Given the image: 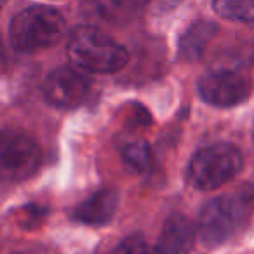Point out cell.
<instances>
[{"label": "cell", "mask_w": 254, "mask_h": 254, "mask_svg": "<svg viewBox=\"0 0 254 254\" xmlns=\"http://www.w3.org/2000/svg\"><path fill=\"white\" fill-rule=\"evenodd\" d=\"M254 211V183H244L232 193L212 198L204 205L198 218V237L202 244L214 247L226 242Z\"/></svg>", "instance_id": "6da1fadb"}, {"label": "cell", "mask_w": 254, "mask_h": 254, "mask_svg": "<svg viewBox=\"0 0 254 254\" xmlns=\"http://www.w3.org/2000/svg\"><path fill=\"white\" fill-rule=\"evenodd\" d=\"M68 56L77 68L99 75L115 73L129 61V53L122 44L91 25L77 26L70 33Z\"/></svg>", "instance_id": "7a4b0ae2"}, {"label": "cell", "mask_w": 254, "mask_h": 254, "mask_svg": "<svg viewBox=\"0 0 254 254\" xmlns=\"http://www.w3.org/2000/svg\"><path fill=\"white\" fill-rule=\"evenodd\" d=\"M66 23L56 9L35 5L16 14L9 26V40L16 51H33L53 47L63 39Z\"/></svg>", "instance_id": "3957f363"}, {"label": "cell", "mask_w": 254, "mask_h": 254, "mask_svg": "<svg viewBox=\"0 0 254 254\" xmlns=\"http://www.w3.org/2000/svg\"><path fill=\"white\" fill-rule=\"evenodd\" d=\"M240 152L230 143H216L198 150L188 166V181L197 190H216L242 171Z\"/></svg>", "instance_id": "277c9868"}, {"label": "cell", "mask_w": 254, "mask_h": 254, "mask_svg": "<svg viewBox=\"0 0 254 254\" xmlns=\"http://www.w3.org/2000/svg\"><path fill=\"white\" fill-rule=\"evenodd\" d=\"M42 152L32 138L19 132H5L0 146V167L7 180L21 181L37 173Z\"/></svg>", "instance_id": "5b68a950"}, {"label": "cell", "mask_w": 254, "mask_h": 254, "mask_svg": "<svg viewBox=\"0 0 254 254\" xmlns=\"http://www.w3.org/2000/svg\"><path fill=\"white\" fill-rule=\"evenodd\" d=\"M82 71L70 66L51 71L42 87L46 101L56 108H75L82 105L91 92V80Z\"/></svg>", "instance_id": "8992f818"}, {"label": "cell", "mask_w": 254, "mask_h": 254, "mask_svg": "<svg viewBox=\"0 0 254 254\" xmlns=\"http://www.w3.org/2000/svg\"><path fill=\"white\" fill-rule=\"evenodd\" d=\"M198 94L205 103L230 108L244 103L251 94V82L237 71L223 70L207 73L198 80Z\"/></svg>", "instance_id": "52a82bcc"}, {"label": "cell", "mask_w": 254, "mask_h": 254, "mask_svg": "<svg viewBox=\"0 0 254 254\" xmlns=\"http://www.w3.org/2000/svg\"><path fill=\"white\" fill-rule=\"evenodd\" d=\"M139 11L138 0H82L80 14L110 26H124L134 21Z\"/></svg>", "instance_id": "ba28073f"}, {"label": "cell", "mask_w": 254, "mask_h": 254, "mask_svg": "<svg viewBox=\"0 0 254 254\" xmlns=\"http://www.w3.org/2000/svg\"><path fill=\"white\" fill-rule=\"evenodd\" d=\"M117 207H119V195L115 190L106 188L96 191L87 200L80 202L71 211V218L91 226H103L113 219Z\"/></svg>", "instance_id": "9c48e42d"}, {"label": "cell", "mask_w": 254, "mask_h": 254, "mask_svg": "<svg viewBox=\"0 0 254 254\" xmlns=\"http://www.w3.org/2000/svg\"><path fill=\"white\" fill-rule=\"evenodd\" d=\"M198 228L183 214H174L164 225L159 242L153 247L159 253H188L193 249Z\"/></svg>", "instance_id": "30bf717a"}, {"label": "cell", "mask_w": 254, "mask_h": 254, "mask_svg": "<svg viewBox=\"0 0 254 254\" xmlns=\"http://www.w3.org/2000/svg\"><path fill=\"white\" fill-rule=\"evenodd\" d=\"M219 26L207 19H198L193 25H190L185 33L180 37L178 44V54L185 61H193L202 56L205 47L209 46L212 39L218 35Z\"/></svg>", "instance_id": "8fae6325"}, {"label": "cell", "mask_w": 254, "mask_h": 254, "mask_svg": "<svg viewBox=\"0 0 254 254\" xmlns=\"http://www.w3.org/2000/svg\"><path fill=\"white\" fill-rule=\"evenodd\" d=\"M212 5L223 19L254 28V0H214Z\"/></svg>", "instance_id": "7c38bea8"}, {"label": "cell", "mask_w": 254, "mask_h": 254, "mask_svg": "<svg viewBox=\"0 0 254 254\" xmlns=\"http://www.w3.org/2000/svg\"><path fill=\"white\" fill-rule=\"evenodd\" d=\"M122 159L134 173H146L153 164V153L146 141H132L124 148Z\"/></svg>", "instance_id": "4fadbf2b"}, {"label": "cell", "mask_w": 254, "mask_h": 254, "mask_svg": "<svg viewBox=\"0 0 254 254\" xmlns=\"http://www.w3.org/2000/svg\"><path fill=\"white\" fill-rule=\"evenodd\" d=\"M126 122L127 126H132V127H145L152 124V115H150V112L143 105L132 103L126 110Z\"/></svg>", "instance_id": "5bb4252c"}, {"label": "cell", "mask_w": 254, "mask_h": 254, "mask_svg": "<svg viewBox=\"0 0 254 254\" xmlns=\"http://www.w3.org/2000/svg\"><path fill=\"white\" fill-rule=\"evenodd\" d=\"M146 249H148V246H146L145 239L141 235H132L124 239L113 251L115 253H143Z\"/></svg>", "instance_id": "9a60e30c"}, {"label": "cell", "mask_w": 254, "mask_h": 254, "mask_svg": "<svg viewBox=\"0 0 254 254\" xmlns=\"http://www.w3.org/2000/svg\"><path fill=\"white\" fill-rule=\"evenodd\" d=\"M44 216H46V211L42 207H37V205H28V207L23 209V212H19L21 225L25 228H32L33 225H39L44 219Z\"/></svg>", "instance_id": "2e32d148"}, {"label": "cell", "mask_w": 254, "mask_h": 254, "mask_svg": "<svg viewBox=\"0 0 254 254\" xmlns=\"http://www.w3.org/2000/svg\"><path fill=\"white\" fill-rule=\"evenodd\" d=\"M141 2L148 7V11L157 12V14H164V12L176 9L183 0H141Z\"/></svg>", "instance_id": "e0dca14e"}, {"label": "cell", "mask_w": 254, "mask_h": 254, "mask_svg": "<svg viewBox=\"0 0 254 254\" xmlns=\"http://www.w3.org/2000/svg\"><path fill=\"white\" fill-rule=\"evenodd\" d=\"M4 2H5V0H4Z\"/></svg>", "instance_id": "ac0fdd59"}]
</instances>
